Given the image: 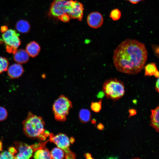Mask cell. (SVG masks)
Returning <instances> with one entry per match:
<instances>
[{
    "instance_id": "6da1fadb",
    "label": "cell",
    "mask_w": 159,
    "mask_h": 159,
    "mask_svg": "<svg viewBox=\"0 0 159 159\" xmlns=\"http://www.w3.org/2000/svg\"><path fill=\"white\" fill-rule=\"evenodd\" d=\"M147 57L148 52L144 44L135 39H127L115 49L113 61L118 71L134 75L141 71Z\"/></svg>"
},
{
    "instance_id": "7a4b0ae2",
    "label": "cell",
    "mask_w": 159,
    "mask_h": 159,
    "mask_svg": "<svg viewBox=\"0 0 159 159\" xmlns=\"http://www.w3.org/2000/svg\"><path fill=\"white\" fill-rule=\"evenodd\" d=\"M45 123L42 117L29 112L22 122L24 133L29 138H38L41 140H46L44 135Z\"/></svg>"
},
{
    "instance_id": "3957f363",
    "label": "cell",
    "mask_w": 159,
    "mask_h": 159,
    "mask_svg": "<svg viewBox=\"0 0 159 159\" xmlns=\"http://www.w3.org/2000/svg\"><path fill=\"white\" fill-rule=\"evenodd\" d=\"M102 90L107 98L114 100L121 98L125 92L123 82L116 78L106 80L103 84Z\"/></svg>"
},
{
    "instance_id": "277c9868",
    "label": "cell",
    "mask_w": 159,
    "mask_h": 159,
    "mask_svg": "<svg viewBox=\"0 0 159 159\" xmlns=\"http://www.w3.org/2000/svg\"><path fill=\"white\" fill-rule=\"evenodd\" d=\"M74 2L73 0H54L50 5L48 16L58 19L61 16L65 14H68L70 16Z\"/></svg>"
},
{
    "instance_id": "5b68a950",
    "label": "cell",
    "mask_w": 159,
    "mask_h": 159,
    "mask_svg": "<svg viewBox=\"0 0 159 159\" xmlns=\"http://www.w3.org/2000/svg\"><path fill=\"white\" fill-rule=\"evenodd\" d=\"M72 107L71 102L66 97L60 95L54 102L52 109L55 119L57 121L64 122Z\"/></svg>"
},
{
    "instance_id": "8992f818",
    "label": "cell",
    "mask_w": 159,
    "mask_h": 159,
    "mask_svg": "<svg viewBox=\"0 0 159 159\" xmlns=\"http://www.w3.org/2000/svg\"><path fill=\"white\" fill-rule=\"evenodd\" d=\"M50 142L53 143L58 147L64 151L65 153V159H75L76 155L69 149L70 142L68 137L65 134L59 133L54 135L52 133L49 135L48 140Z\"/></svg>"
},
{
    "instance_id": "52a82bcc",
    "label": "cell",
    "mask_w": 159,
    "mask_h": 159,
    "mask_svg": "<svg viewBox=\"0 0 159 159\" xmlns=\"http://www.w3.org/2000/svg\"><path fill=\"white\" fill-rule=\"evenodd\" d=\"M19 36L15 30L12 29H8L2 34V37L8 53L14 54L17 50L21 43Z\"/></svg>"
},
{
    "instance_id": "ba28073f",
    "label": "cell",
    "mask_w": 159,
    "mask_h": 159,
    "mask_svg": "<svg viewBox=\"0 0 159 159\" xmlns=\"http://www.w3.org/2000/svg\"><path fill=\"white\" fill-rule=\"evenodd\" d=\"M17 153L14 156V159H28L33 156L34 151L31 145L25 143L16 141L14 143Z\"/></svg>"
},
{
    "instance_id": "9c48e42d",
    "label": "cell",
    "mask_w": 159,
    "mask_h": 159,
    "mask_svg": "<svg viewBox=\"0 0 159 159\" xmlns=\"http://www.w3.org/2000/svg\"><path fill=\"white\" fill-rule=\"evenodd\" d=\"M88 25L94 29H97L101 27L103 22V18L101 13L94 11L90 13L87 17Z\"/></svg>"
},
{
    "instance_id": "30bf717a",
    "label": "cell",
    "mask_w": 159,
    "mask_h": 159,
    "mask_svg": "<svg viewBox=\"0 0 159 159\" xmlns=\"http://www.w3.org/2000/svg\"><path fill=\"white\" fill-rule=\"evenodd\" d=\"M84 10L83 4L78 1L74 0L70 15L71 19H76L79 21H81L83 17Z\"/></svg>"
},
{
    "instance_id": "8fae6325",
    "label": "cell",
    "mask_w": 159,
    "mask_h": 159,
    "mask_svg": "<svg viewBox=\"0 0 159 159\" xmlns=\"http://www.w3.org/2000/svg\"><path fill=\"white\" fill-rule=\"evenodd\" d=\"M24 71L22 66L19 64H14L11 65L8 69V74L11 78L15 79L21 76Z\"/></svg>"
},
{
    "instance_id": "7c38bea8",
    "label": "cell",
    "mask_w": 159,
    "mask_h": 159,
    "mask_svg": "<svg viewBox=\"0 0 159 159\" xmlns=\"http://www.w3.org/2000/svg\"><path fill=\"white\" fill-rule=\"evenodd\" d=\"M14 59L19 64H23L27 62L29 59V55L26 51L23 49H19L14 54Z\"/></svg>"
},
{
    "instance_id": "4fadbf2b",
    "label": "cell",
    "mask_w": 159,
    "mask_h": 159,
    "mask_svg": "<svg viewBox=\"0 0 159 159\" xmlns=\"http://www.w3.org/2000/svg\"><path fill=\"white\" fill-rule=\"evenodd\" d=\"M41 47L36 42L33 41L30 42L26 45V51L29 55L34 57L37 56L40 50Z\"/></svg>"
},
{
    "instance_id": "5bb4252c",
    "label": "cell",
    "mask_w": 159,
    "mask_h": 159,
    "mask_svg": "<svg viewBox=\"0 0 159 159\" xmlns=\"http://www.w3.org/2000/svg\"><path fill=\"white\" fill-rule=\"evenodd\" d=\"M151 112L150 125L155 129L156 131L159 132V106L154 109L152 110Z\"/></svg>"
},
{
    "instance_id": "9a60e30c",
    "label": "cell",
    "mask_w": 159,
    "mask_h": 159,
    "mask_svg": "<svg viewBox=\"0 0 159 159\" xmlns=\"http://www.w3.org/2000/svg\"><path fill=\"white\" fill-rule=\"evenodd\" d=\"M145 76H154L158 78L159 73L156 64L155 63H150L146 65L145 67Z\"/></svg>"
},
{
    "instance_id": "2e32d148",
    "label": "cell",
    "mask_w": 159,
    "mask_h": 159,
    "mask_svg": "<svg viewBox=\"0 0 159 159\" xmlns=\"http://www.w3.org/2000/svg\"><path fill=\"white\" fill-rule=\"evenodd\" d=\"M15 27L17 30L22 33L28 32L30 29V26L29 23L27 21L20 20L16 23Z\"/></svg>"
},
{
    "instance_id": "e0dca14e",
    "label": "cell",
    "mask_w": 159,
    "mask_h": 159,
    "mask_svg": "<svg viewBox=\"0 0 159 159\" xmlns=\"http://www.w3.org/2000/svg\"><path fill=\"white\" fill-rule=\"evenodd\" d=\"M33 156L36 159H51L50 153L48 149L44 148L34 152Z\"/></svg>"
},
{
    "instance_id": "ac0fdd59",
    "label": "cell",
    "mask_w": 159,
    "mask_h": 159,
    "mask_svg": "<svg viewBox=\"0 0 159 159\" xmlns=\"http://www.w3.org/2000/svg\"><path fill=\"white\" fill-rule=\"evenodd\" d=\"M91 117L90 111L85 109H82L80 111L79 118L80 120L83 123H86L89 122Z\"/></svg>"
},
{
    "instance_id": "d6986e66",
    "label": "cell",
    "mask_w": 159,
    "mask_h": 159,
    "mask_svg": "<svg viewBox=\"0 0 159 159\" xmlns=\"http://www.w3.org/2000/svg\"><path fill=\"white\" fill-rule=\"evenodd\" d=\"M50 153L51 159H62L65 155L64 151L58 147L54 148Z\"/></svg>"
},
{
    "instance_id": "ffe728a7",
    "label": "cell",
    "mask_w": 159,
    "mask_h": 159,
    "mask_svg": "<svg viewBox=\"0 0 159 159\" xmlns=\"http://www.w3.org/2000/svg\"><path fill=\"white\" fill-rule=\"evenodd\" d=\"M9 64L8 60L6 58L0 56V74L7 70Z\"/></svg>"
},
{
    "instance_id": "44dd1931",
    "label": "cell",
    "mask_w": 159,
    "mask_h": 159,
    "mask_svg": "<svg viewBox=\"0 0 159 159\" xmlns=\"http://www.w3.org/2000/svg\"><path fill=\"white\" fill-rule=\"evenodd\" d=\"M121 16V12L117 9H114L111 11L110 17L114 21L119 20Z\"/></svg>"
},
{
    "instance_id": "7402d4cb",
    "label": "cell",
    "mask_w": 159,
    "mask_h": 159,
    "mask_svg": "<svg viewBox=\"0 0 159 159\" xmlns=\"http://www.w3.org/2000/svg\"><path fill=\"white\" fill-rule=\"evenodd\" d=\"M102 100L98 102H92L91 103V108L92 110L96 112H98L101 110L102 108Z\"/></svg>"
},
{
    "instance_id": "603a6c76",
    "label": "cell",
    "mask_w": 159,
    "mask_h": 159,
    "mask_svg": "<svg viewBox=\"0 0 159 159\" xmlns=\"http://www.w3.org/2000/svg\"><path fill=\"white\" fill-rule=\"evenodd\" d=\"M48 141L47 140L43 143H35L30 145L34 152L38 150L45 148L46 145Z\"/></svg>"
},
{
    "instance_id": "cb8c5ba5",
    "label": "cell",
    "mask_w": 159,
    "mask_h": 159,
    "mask_svg": "<svg viewBox=\"0 0 159 159\" xmlns=\"http://www.w3.org/2000/svg\"><path fill=\"white\" fill-rule=\"evenodd\" d=\"M8 116V112L4 107L0 106V121L5 120Z\"/></svg>"
},
{
    "instance_id": "d4e9b609",
    "label": "cell",
    "mask_w": 159,
    "mask_h": 159,
    "mask_svg": "<svg viewBox=\"0 0 159 159\" xmlns=\"http://www.w3.org/2000/svg\"><path fill=\"white\" fill-rule=\"evenodd\" d=\"M14 156L9 151H4L0 153V159H14Z\"/></svg>"
},
{
    "instance_id": "484cf974",
    "label": "cell",
    "mask_w": 159,
    "mask_h": 159,
    "mask_svg": "<svg viewBox=\"0 0 159 159\" xmlns=\"http://www.w3.org/2000/svg\"><path fill=\"white\" fill-rule=\"evenodd\" d=\"M71 19L70 16L67 14H65L61 16L58 19L64 22H68Z\"/></svg>"
},
{
    "instance_id": "4316f807",
    "label": "cell",
    "mask_w": 159,
    "mask_h": 159,
    "mask_svg": "<svg viewBox=\"0 0 159 159\" xmlns=\"http://www.w3.org/2000/svg\"><path fill=\"white\" fill-rule=\"evenodd\" d=\"M151 46L155 55L158 57H159V46L155 44H152Z\"/></svg>"
},
{
    "instance_id": "83f0119b",
    "label": "cell",
    "mask_w": 159,
    "mask_h": 159,
    "mask_svg": "<svg viewBox=\"0 0 159 159\" xmlns=\"http://www.w3.org/2000/svg\"><path fill=\"white\" fill-rule=\"evenodd\" d=\"M8 151L14 156L17 153V151L16 148L14 146L10 147L9 148Z\"/></svg>"
},
{
    "instance_id": "f1b7e54d",
    "label": "cell",
    "mask_w": 159,
    "mask_h": 159,
    "mask_svg": "<svg viewBox=\"0 0 159 159\" xmlns=\"http://www.w3.org/2000/svg\"><path fill=\"white\" fill-rule=\"evenodd\" d=\"M129 112L130 113L129 117L136 115L137 113L136 110L134 109H131L129 110Z\"/></svg>"
},
{
    "instance_id": "f546056e",
    "label": "cell",
    "mask_w": 159,
    "mask_h": 159,
    "mask_svg": "<svg viewBox=\"0 0 159 159\" xmlns=\"http://www.w3.org/2000/svg\"><path fill=\"white\" fill-rule=\"evenodd\" d=\"M8 29V27L6 26H2L0 29L1 32L4 33L6 32Z\"/></svg>"
},
{
    "instance_id": "4dcf8cb0",
    "label": "cell",
    "mask_w": 159,
    "mask_h": 159,
    "mask_svg": "<svg viewBox=\"0 0 159 159\" xmlns=\"http://www.w3.org/2000/svg\"><path fill=\"white\" fill-rule=\"evenodd\" d=\"M159 78H158L157 80L155 83V89L159 93Z\"/></svg>"
},
{
    "instance_id": "1f68e13d",
    "label": "cell",
    "mask_w": 159,
    "mask_h": 159,
    "mask_svg": "<svg viewBox=\"0 0 159 159\" xmlns=\"http://www.w3.org/2000/svg\"><path fill=\"white\" fill-rule=\"evenodd\" d=\"M105 95V94L103 91H100L98 93L97 95V97L99 98H102Z\"/></svg>"
},
{
    "instance_id": "d6a6232c",
    "label": "cell",
    "mask_w": 159,
    "mask_h": 159,
    "mask_svg": "<svg viewBox=\"0 0 159 159\" xmlns=\"http://www.w3.org/2000/svg\"><path fill=\"white\" fill-rule=\"evenodd\" d=\"M133 4H136L142 0H126Z\"/></svg>"
},
{
    "instance_id": "836d02e7",
    "label": "cell",
    "mask_w": 159,
    "mask_h": 159,
    "mask_svg": "<svg viewBox=\"0 0 159 159\" xmlns=\"http://www.w3.org/2000/svg\"><path fill=\"white\" fill-rule=\"evenodd\" d=\"M97 128L99 130H102L104 129V127L102 124L99 123L97 125Z\"/></svg>"
},
{
    "instance_id": "e575fe53",
    "label": "cell",
    "mask_w": 159,
    "mask_h": 159,
    "mask_svg": "<svg viewBox=\"0 0 159 159\" xmlns=\"http://www.w3.org/2000/svg\"><path fill=\"white\" fill-rule=\"evenodd\" d=\"M84 155L85 158L87 159H91L93 158H92L91 155L89 153H85Z\"/></svg>"
},
{
    "instance_id": "d590c367",
    "label": "cell",
    "mask_w": 159,
    "mask_h": 159,
    "mask_svg": "<svg viewBox=\"0 0 159 159\" xmlns=\"http://www.w3.org/2000/svg\"><path fill=\"white\" fill-rule=\"evenodd\" d=\"M3 145L2 142L0 140V152L2 150Z\"/></svg>"
},
{
    "instance_id": "8d00e7d4",
    "label": "cell",
    "mask_w": 159,
    "mask_h": 159,
    "mask_svg": "<svg viewBox=\"0 0 159 159\" xmlns=\"http://www.w3.org/2000/svg\"><path fill=\"white\" fill-rule=\"evenodd\" d=\"M69 140L70 143H73L74 142V139L73 138H71Z\"/></svg>"
},
{
    "instance_id": "74e56055",
    "label": "cell",
    "mask_w": 159,
    "mask_h": 159,
    "mask_svg": "<svg viewBox=\"0 0 159 159\" xmlns=\"http://www.w3.org/2000/svg\"><path fill=\"white\" fill-rule=\"evenodd\" d=\"M92 122L93 124L95 123H96V120L95 119H93L92 120Z\"/></svg>"
},
{
    "instance_id": "f35d334b",
    "label": "cell",
    "mask_w": 159,
    "mask_h": 159,
    "mask_svg": "<svg viewBox=\"0 0 159 159\" xmlns=\"http://www.w3.org/2000/svg\"><path fill=\"white\" fill-rule=\"evenodd\" d=\"M136 100H133V101L134 103L135 104V103L136 102Z\"/></svg>"
}]
</instances>
